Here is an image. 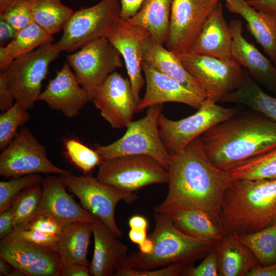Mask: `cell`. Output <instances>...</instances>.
<instances>
[{
    "mask_svg": "<svg viewBox=\"0 0 276 276\" xmlns=\"http://www.w3.org/2000/svg\"><path fill=\"white\" fill-rule=\"evenodd\" d=\"M170 156L168 193L164 201L154 207L155 213L171 216L183 211L197 210L223 230L222 202L233 179L230 172L211 161L200 136Z\"/></svg>",
    "mask_w": 276,
    "mask_h": 276,
    "instance_id": "cell-1",
    "label": "cell"
},
{
    "mask_svg": "<svg viewBox=\"0 0 276 276\" xmlns=\"http://www.w3.org/2000/svg\"><path fill=\"white\" fill-rule=\"evenodd\" d=\"M200 139L211 161L229 172L276 148V122L249 108L216 125Z\"/></svg>",
    "mask_w": 276,
    "mask_h": 276,
    "instance_id": "cell-2",
    "label": "cell"
},
{
    "mask_svg": "<svg viewBox=\"0 0 276 276\" xmlns=\"http://www.w3.org/2000/svg\"><path fill=\"white\" fill-rule=\"evenodd\" d=\"M224 236L261 231L276 223V178L233 179L222 202Z\"/></svg>",
    "mask_w": 276,
    "mask_h": 276,
    "instance_id": "cell-3",
    "label": "cell"
},
{
    "mask_svg": "<svg viewBox=\"0 0 276 276\" xmlns=\"http://www.w3.org/2000/svg\"><path fill=\"white\" fill-rule=\"evenodd\" d=\"M154 217L155 225L149 238L153 242L152 251L147 254L140 251L128 255L118 270H146L174 264L192 265L219 243L183 233L175 226L170 216L155 213Z\"/></svg>",
    "mask_w": 276,
    "mask_h": 276,
    "instance_id": "cell-4",
    "label": "cell"
},
{
    "mask_svg": "<svg viewBox=\"0 0 276 276\" xmlns=\"http://www.w3.org/2000/svg\"><path fill=\"white\" fill-rule=\"evenodd\" d=\"M162 110V104L149 107L144 117L132 121L127 125L126 131L119 139L107 145L96 144L95 149L102 160L128 155H145L167 170L170 156L161 139L158 124Z\"/></svg>",
    "mask_w": 276,
    "mask_h": 276,
    "instance_id": "cell-5",
    "label": "cell"
},
{
    "mask_svg": "<svg viewBox=\"0 0 276 276\" xmlns=\"http://www.w3.org/2000/svg\"><path fill=\"white\" fill-rule=\"evenodd\" d=\"M206 98L193 114L172 120L161 112L158 120L162 142L170 154L183 150L192 141L216 125L240 113L238 107H225Z\"/></svg>",
    "mask_w": 276,
    "mask_h": 276,
    "instance_id": "cell-6",
    "label": "cell"
},
{
    "mask_svg": "<svg viewBox=\"0 0 276 276\" xmlns=\"http://www.w3.org/2000/svg\"><path fill=\"white\" fill-rule=\"evenodd\" d=\"M59 178L86 211L103 222L118 238L122 237L123 232L116 222L115 209L121 201L133 203L138 198L136 194L123 192L91 176H77L71 173L60 175Z\"/></svg>",
    "mask_w": 276,
    "mask_h": 276,
    "instance_id": "cell-7",
    "label": "cell"
},
{
    "mask_svg": "<svg viewBox=\"0 0 276 276\" xmlns=\"http://www.w3.org/2000/svg\"><path fill=\"white\" fill-rule=\"evenodd\" d=\"M61 52L56 43L44 44L16 59L5 71L8 86L15 102L25 109L32 108L38 101L49 65Z\"/></svg>",
    "mask_w": 276,
    "mask_h": 276,
    "instance_id": "cell-8",
    "label": "cell"
},
{
    "mask_svg": "<svg viewBox=\"0 0 276 276\" xmlns=\"http://www.w3.org/2000/svg\"><path fill=\"white\" fill-rule=\"evenodd\" d=\"M97 178L101 182L129 193L145 187L168 182V170L152 157L128 155L102 160Z\"/></svg>",
    "mask_w": 276,
    "mask_h": 276,
    "instance_id": "cell-9",
    "label": "cell"
},
{
    "mask_svg": "<svg viewBox=\"0 0 276 276\" xmlns=\"http://www.w3.org/2000/svg\"><path fill=\"white\" fill-rule=\"evenodd\" d=\"M119 0H101L97 4L74 12L64 25L56 43L61 52L75 50L106 37L120 17Z\"/></svg>",
    "mask_w": 276,
    "mask_h": 276,
    "instance_id": "cell-10",
    "label": "cell"
},
{
    "mask_svg": "<svg viewBox=\"0 0 276 276\" xmlns=\"http://www.w3.org/2000/svg\"><path fill=\"white\" fill-rule=\"evenodd\" d=\"M177 56L187 71L204 89L207 98L217 103L241 84L244 68L234 58L223 60L191 51Z\"/></svg>",
    "mask_w": 276,
    "mask_h": 276,
    "instance_id": "cell-11",
    "label": "cell"
},
{
    "mask_svg": "<svg viewBox=\"0 0 276 276\" xmlns=\"http://www.w3.org/2000/svg\"><path fill=\"white\" fill-rule=\"evenodd\" d=\"M71 173L50 161L44 146L26 127L18 131L0 154V175L6 178L32 174L60 175Z\"/></svg>",
    "mask_w": 276,
    "mask_h": 276,
    "instance_id": "cell-12",
    "label": "cell"
},
{
    "mask_svg": "<svg viewBox=\"0 0 276 276\" xmlns=\"http://www.w3.org/2000/svg\"><path fill=\"white\" fill-rule=\"evenodd\" d=\"M119 52L106 37L94 40L66 56L80 85L91 99L107 77L124 64Z\"/></svg>",
    "mask_w": 276,
    "mask_h": 276,
    "instance_id": "cell-13",
    "label": "cell"
},
{
    "mask_svg": "<svg viewBox=\"0 0 276 276\" xmlns=\"http://www.w3.org/2000/svg\"><path fill=\"white\" fill-rule=\"evenodd\" d=\"M217 3L212 0H173L166 48L176 55L190 52Z\"/></svg>",
    "mask_w": 276,
    "mask_h": 276,
    "instance_id": "cell-14",
    "label": "cell"
},
{
    "mask_svg": "<svg viewBox=\"0 0 276 276\" xmlns=\"http://www.w3.org/2000/svg\"><path fill=\"white\" fill-rule=\"evenodd\" d=\"M0 257L27 276H61L57 252L33 245L13 232L0 242Z\"/></svg>",
    "mask_w": 276,
    "mask_h": 276,
    "instance_id": "cell-15",
    "label": "cell"
},
{
    "mask_svg": "<svg viewBox=\"0 0 276 276\" xmlns=\"http://www.w3.org/2000/svg\"><path fill=\"white\" fill-rule=\"evenodd\" d=\"M91 101L101 116L115 129L127 126L137 105L129 79L116 71L98 88Z\"/></svg>",
    "mask_w": 276,
    "mask_h": 276,
    "instance_id": "cell-16",
    "label": "cell"
},
{
    "mask_svg": "<svg viewBox=\"0 0 276 276\" xmlns=\"http://www.w3.org/2000/svg\"><path fill=\"white\" fill-rule=\"evenodd\" d=\"M150 36V32L146 29L120 17L106 36L124 61L137 104L141 100L140 93L145 83L142 73L143 45Z\"/></svg>",
    "mask_w": 276,
    "mask_h": 276,
    "instance_id": "cell-17",
    "label": "cell"
},
{
    "mask_svg": "<svg viewBox=\"0 0 276 276\" xmlns=\"http://www.w3.org/2000/svg\"><path fill=\"white\" fill-rule=\"evenodd\" d=\"M146 90L136 107L135 112L166 102L185 104L198 109L206 99L194 93L176 80L160 73L143 61Z\"/></svg>",
    "mask_w": 276,
    "mask_h": 276,
    "instance_id": "cell-18",
    "label": "cell"
},
{
    "mask_svg": "<svg viewBox=\"0 0 276 276\" xmlns=\"http://www.w3.org/2000/svg\"><path fill=\"white\" fill-rule=\"evenodd\" d=\"M38 101L45 102L51 109L72 118L77 116L86 104L91 101V99L65 62L41 92Z\"/></svg>",
    "mask_w": 276,
    "mask_h": 276,
    "instance_id": "cell-19",
    "label": "cell"
},
{
    "mask_svg": "<svg viewBox=\"0 0 276 276\" xmlns=\"http://www.w3.org/2000/svg\"><path fill=\"white\" fill-rule=\"evenodd\" d=\"M229 26L233 34V58L246 70L258 84L274 93L276 91V67L272 62L244 37L241 20L232 19Z\"/></svg>",
    "mask_w": 276,
    "mask_h": 276,
    "instance_id": "cell-20",
    "label": "cell"
},
{
    "mask_svg": "<svg viewBox=\"0 0 276 276\" xmlns=\"http://www.w3.org/2000/svg\"><path fill=\"white\" fill-rule=\"evenodd\" d=\"M41 185L42 193L39 214L52 215L64 225L74 222L93 223L98 219L74 200L59 177L48 176Z\"/></svg>",
    "mask_w": 276,
    "mask_h": 276,
    "instance_id": "cell-21",
    "label": "cell"
},
{
    "mask_svg": "<svg viewBox=\"0 0 276 276\" xmlns=\"http://www.w3.org/2000/svg\"><path fill=\"white\" fill-rule=\"evenodd\" d=\"M92 225L94 251L89 265L90 274L114 276L128 255V248L99 219H96Z\"/></svg>",
    "mask_w": 276,
    "mask_h": 276,
    "instance_id": "cell-22",
    "label": "cell"
},
{
    "mask_svg": "<svg viewBox=\"0 0 276 276\" xmlns=\"http://www.w3.org/2000/svg\"><path fill=\"white\" fill-rule=\"evenodd\" d=\"M233 34L219 1L206 20L191 52L223 60H232Z\"/></svg>",
    "mask_w": 276,
    "mask_h": 276,
    "instance_id": "cell-23",
    "label": "cell"
},
{
    "mask_svg": "<svg viewBox=\"0 0 276 276\" xmlns=\"http://www.w3.org/2000/svg\"><path fill=\"white\" fill-rule=\"evenodd\" d=\"M143 60L155 70L176 80L189 89L207 98L204 89L185 68L177 55L155 42L151 36L144 43Z\"/></svg>",
    "mask_w": 276,
    "mask_h": 276,
    "instance_id": "cell-24",
    "label": "cell"
},
{
    "mask_svg": "<svg viewBox=\"0 0 276 276\" xmlns=\"http://www.w3.org/2000/svg\"><path fill=\"white\" fill-rule=\"evenodd\" d=\"M231 12L240 15L248 31L276 66V20L250 6L245 0H227Z\"/></svg>",
    "mask_w": 276,
    "mask_h": 276,
    "instance_id": "cell-25",
    "label": "cell"
},
{
    "mask_svg": "<svg viewBox=\"0 0 276 276\" xmlns=\"http://www.w3.org/2000/svg\"><path fill=\"white\" fill-rule=\"evenodd\" d=\"M219 276H246L259 262L251 251L235 234L224 236L217 244Z\"/></svg>",
    "mask_w": 276,
    "mask_h": 276,
    "instance_id": "cell-26",
    "label": "cell"
},
{
    "mask_svg": "<svg viewBox=\"0 0 276 276\" xmlns=\"http://www.w3.org/2000/svg\"><path fill=\"white\" fill-rule=\"evenodd\" d=\"M92 234V223L74 222L65 224L56 248L61 264L77 263L89 266L87 254Z\"/></svg>",
    "mask_w": 276,
    "mask_h": 276,
    "instance_id": "cell-27",
    "label": "cell"
},
{
    "mask_svg": "<svg viewBox=\"0 0 276 276\" xmlns=\"http://www.w3.org/2000/svg\"><path fill=\"white\" fill-rule=\"evenodd\" d=\"M173 0H145L139 10L127 20L148 30L152 39L164 45L167 41Z\"/></svg>",
    "mask_w": 276,
    "mask_h": 276,
    "instance_id": "cell-28",
    "label": "cell"
},
{
    "mask_svg": "<svg viewBox=\"0 0 276 276\" xmlns=\"http://www.w3.org/2000/svg\"><path fill=\"white\" fill-rule=\"evenodd\" d=\"M219 102L247 106L276 122V97L266 93L244 68L240 86L222 97Z\"/></svg>",
    "mask_w": 276,
    "mask_h": 276,
    "instance_id": "cell-29",
    "label": "cell"
},
{
    "mask_svg": "<svg viewBox=\"0 0 276 276\" xmlns=\"http://www.w3.org/2000/svg\"><path fill=\"white\" fill-rule=\"evenodd\" d=\"M54 41L52 35L47 33L35 22L19 31L6 45L0 46V70L6 71L16 59L26 55L38 47Z\"/></svg>",
    "mask_w": 276,
    "mask_h": 276,
    "instance_id": "cell-30",
    "label": "cell"
},
{
    "mask_svg": "<svg viewBox=\"0 0 276 276\" xmlns=\"http://www.w3.org/2000/svg\"><path fill=\"white\" fill-rule=\"evenodd\" d=\"M170 216L175 226L189 236L217 242H219L224 237L223 229L202 212L186 210Z\"/></svg>",
    "mask_w": 276,
    "mask_h": 276,
    "instance_id": "cell-31",
    "label": "cell"
},
{
    "mask_svg": "<svg viewBox=\"0 0 276 276\" xmlns=\"http://www.w3.org/2000/svg\"><path fill=\"white\" fill-rule=\"evenodd\" d=\"M62 0H34V21L51 35L62 30L74 13L72 9L62 3Z\"/></svg>",
    "mask_w": 276,
    "mask_h": 276,
    "instance_id": "cell-32",
    "label": "cell"
},
{
    "mask_svg": "<svg viewBox=\"0 0 276 276\" xmlns=\"http://www.w3.org/2000/svg\"><path fill=\"white\" fill-rule=\"evenodd\" d=\"M236 235L251 251L261 265L276 262V223L258 232Z\"/></svg>",
    "mask_w": 276,
    "mask_h": 276,
    "instance_id": "cell-33",
    "label": "cell"
},
{
    "mask_svg": "<svg viewBox=\"0 0 276 276\" xmlns=\"http://www.w3.org/2000/svg\"><path fill=\"white\" fill-rule=\"evenodd\" d=\"M229 172L233 179L276 178V148L245 162Z\"/></svg>",
    "mask_w": 276,
    "mask_h": 276,
    "instance_id": "cell-34",
    "label": "cell"
},
{
    "mask_svg": "<svg viewBox=\"0 0 276 276\" xmlns=\"http://www.w3.org/2000/svg\"><path fill=\"white\" fill-rule=\"evenodd\" d=\"M42 193L41 185H38L26 189L15 198L13 203L14 229L25 227L38 215Z\"/></svg>",
    "mask_w": 276,
    "mask_h": 276,
    "instance_id": "cell-35",
    "label": "cell"
},
{
    "mask_svg": "<svg viewBox=\"0 0 276 276\" xmlns=\"http://www.w3.org/2000/svg\"><path fill=\"white\" fill-rule=\"evenodd\" d=\"M31 119L27 110L17 102L0 115V150L3 151L13 140L20 126Z\"/></svg>",
    "mask_w": 276,
    "mask_h": 276,
    "instance_id": "cell-36",
    "label": "cell"
},
{
    "mask_svg": "<svg viewBox=\"0 0 276 276\" xmlns=\"http://www.w3.org/2000/svg\"><path fill=\"white\" fill-rule=\"evenodd\" d=\"M10 178L0 182V213L10 207L21 192L33 186L41 185L43 179L40 174Z\"/></svg>",
    "mask_w": 276,
    "mask_h": 276,
    "instance_id": "cell-37",
    "label": "cell"
},
{
    "mask_svg": "<svg viewBox=\"0 0 276 276\" xmlns=\"http://www.w3.org/2000/svg\"><path fill=\"white\" fill-rule=\"evenodd\" d=\"M65 148L71 161L85 173L99 166L102 161L95 149L89 148L77 140H66Z\"/></svg>",
    "mask_w": 276,
    "mask_h": 276,
    "instance_id": "cell-38",
    "label": "cell"
},
{
    "mask_svg": "<svg viewBox=\"0 0 276 276\" xmlns=\"http://www.w3.org/2000/svg\"><path fill=\"white\" fill-rule=\"evenodd\" d=\"M34 0H18L7 11L0 14L2 19L18 32L34 22L32 12Z\"/></svg>",
    "mask_w": 276,
    "mask_h": 276,
    "instance_id": "cell-39",
    "label": "cell"
},
{
    "mask_svg": "<svg viewBox=\"0 0 276 276\" xmlns=\"http://www.w3.org/2000/svg\"><path fill=\"white\" fill-rule=\"evenodd\" d=\"M13 233L33 245L56 251L59 236L31 228L14 229Z\"/></svg>",
    "mask_w": 276,
    "mask_h": 276,
    "instance_id": "cell-40",
    "label": "cell"
},
{
    "mask_svg": "<svg viewBox=\"0 0 276 276\" xmlns=\"http://www.w3.org/2000/svg\"><path fill=\"white\" fill-rule=\"evenodd\" d=\"M185 264H174L165 267L151 270H139L130 268L118 269L114 276H179L188 266Z\"/></svg>",
    "mask_w": 276,
    "mask_h": 276,
    "instance_id": "cell-41",
    "label": "cell"
},
{
    "mask_svg": "<svg viewBox=\"0 0 276 276\" xmlns=\"http://www.w3.org/2000/svg\"><path fill=\"white\" fill-rule=\"evenodd\" d=\"M183 275L218 276V254L216 248L209 252L202 262L197 266L189 265L185 270Z\"/></svg>",
    "mask_w": 276,
    "mask_h": 276,
    "instance_id": "cell-42",
    "label": "cell"
},
{
    "mask_svg": "<svg viewBox=\"0 0 276 276\" xmlns=\"http://www.w3.org/2000/svg\"><path fill=\"white\" fill-rule=\"evenodd\" d=\"M64 225L53 216L41 214H39L29 224L22 228L35 229L50 234L60 236Z\"/></svg>",
    "mask_w": 276,
    "mask_h": 276,
    "instance_id": "cell-43",
    "label": "cell"
},
{
    "mask_svg": "<svg viewBox=\"0 0 276 276\" xmlns=\"http://www.w3.org/2000/svg\"><path fill=\"white\" fill-rule=\"evenodd\" d=\"M15 102V99L8 86L6 71L0 73V110L4 112L10 108Z\"/></svg>",
    "mask_w": 276,
    "mask_h": 276,
    "instance_id": "cell-44",
    "label": "cell"
},
{
    "mask_svg": "<svg viewBox=\"0 0 276 276\" xmlns=\"http://www.w3.org/2000/svg\"><path fill=\"white\" fill-rule=\"evenodd\" d=\"M13 204L0 213V238L3 239L14 229L13 225Z\"/></svg>",
    "mask_w": 276,
    "mask_h": 276,
    "instance_id": "cell-45",
    "label": "cell"
},
{
    "mask_svg": "<svg viewBox=\"0 0 276 276\" xmlns=\"http://www.w3.org/2000/svg\"><path fill=\"white\" fill-rule=\"evenodd\" d=\"M257 10L261 12L276 20V0H245Z\"/></svg>",
    "mask_w": 276,
    "mask_h": 276,
    "instance_id": "cell-46",
    "label": "cell"
},
{
    "mask_svg": "<svg viewBox=\"0 0 276 276\" xmlns=\"http://www.w3.org/2000/svg\"><path fill=\"white\" fill-rule=\"evenodd\" d=\"M121 4L120 18L127 20L139 10L145 0H119Z\"/></svg>",
    "mask_w": 276,
    "mask_h": 276,
    "instance_id": "cell-47",
    "label": "cell"
},
{
    "mask_svg": "<svg viewBox=\"0 0 276 276\" xmlns=\"http://www.w3.org/2000/svg\"><path fill=\"white\" fill-rule=\"evenodd\" d=\"M89 266L81 264H61V276H89Z\"/></svg>",
    "mask_w": 276,
    "mask_h": 276,
    "instance_id": "cell-48",
    "label": "cell"
},
{
    "mask_svg": "<svg viewBox=\"0 0 276 276\" xmlns=\"http://www.w3.org/2000/svg\"><path fill=\"white\" fill-rule=\"evenodd\" d=\"M18 31L7 22L0 19V44L4 47L15 38Z\"/></svg>",
    "mask_w": 276,
    "mask_h": 276,
    "instance_id": "cell-49",
    "label": "cell"
},
{
    "mask_svg": "<svg viewBox=\"0 0 276 276\" xmlns=\"http://www.w3.org/2000/svg\"><path fill=\"white\" fill-rule=\"evenodd\" d=\"M246 276H276V262L266 266L257 264L249 270Z\"/></svg>",
    "mask_w": 276,
    "mask_h": 276,
    "instance_id": "cell-50",
    "label": "cell"
},
{
    "mask_svg": "<svg viewBox=\"0 0 276 276\" xmlns=\"http://www.w3.org/2000/svg\"><path fill=\"white\" fill-rule=\"evenodd\" d=\"M147 229L130 228L128 233L130 240L139 245L144 242L148 238Z\"/></svg>",
    "mask_w": 276,
    "mask_h": 276,
    "instance_id": "cell-51",
    "label": "cell"
},
{
    "mask_svg": "<svg viewBox=\"0 0 276 276\" xmlns=\"http://www.w3.org/2000/svg\"><path fill=\"white\" fill-rule=\"evenodd\" d=\"M130 228L147 229L148 222L147 219L143 216L135 215L130 218L128 221Z\"/></svg>",
    "mask_w": 276,
    "mask_h": 276,
    "instance_id": "cell-52",
    "label": "cell"
},
{
    "mask_svg": "<svg viewBox=\"0 0 276 276\" xmlns=\"http://www.w3.org/2000/svg\"><path fill=\"white\" fill-rule=\"evenodd\" d=\"M13 267L4 258L0 257V275L8 276Z\"/></svg>",
    "mask_w": 276,
    "mask_h": 276,
    "instance_id": "cell-53",
    "label": "cell"
},
{
    "mask_svg": "<svg viewBox=\"0 0 276 276\" xmlns=\"http://www.w3.org/2000/svg\"><path fill=\"white\" fill-rule=\"evenodd\" d=\"M140 252L147 254L150 253L153 248V242L150 238H147L144 242L139 245Z\"/></svg>",
    "mask_w": 276,
    "mask_h": 276,
    "instance_id": "cell-54",
    "label": "cell"
},
{
    "mask_svg": "<svg viewBox=\"0 0 276 276\" xmlns=\"http://www.w3.org/2000/svg\"><path fill=\"white\" fill-rule=\"evenodd\" d=\"M18 0H0V14H2L11 8Z\"/></svg>",
    "mask_w": 276,
    "mask_h": 276,
    "instance_id": "cell-55",
    "label": "cell"
},
{
    "mask_svg": "<svg viewBox=\"0 0 276 276\" xmlns=\"http://www.w3.org/2000/svg\"><path fill=\"white\" fill-rule=\"evenodd\" d=\"M8 276H26V275L21 270L13 267Z\"/></svg>",
    "mask_w": 276,
    "mask_h": 276,
    "instance_id": "cell-56",
    "label": "cell"
},
{
    "mask_svg": "<svg viewBox=\"0 0 276 276\" xmlns=\"http://www.w3.org/2000/svg\"><path fill=\"white\" fill-rule=\"evenodd\" d=\"M212 1L215 3H217L218 2H219L220 0H212ZM224 1H226L227 0H224Z\"/></svg>",
    "mask_w": 276,
    "mask_h": 276,
    "instance_id": "cell-57",
    "label": "cell"
},
{
    "mask_svg": "<svg viewBox=\"0 0 276 276\" xmlns=\"http://www.w3.org/2000/svg\"><path fill=\"white\" fill-rule=\"evenodd\" d=\"M275 67H276V66H275ZM274 94V95H275V96L276 97V91H275V93Z\"/></svg>",
    "mask_w": 276,
    "mask_h": 276,
    "instance_id": "cell-58",
    "label": "cell"
}]
</instances>
